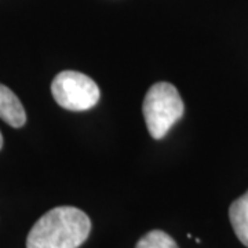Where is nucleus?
Masks as SVG:
<instances>
[{
    "instance_id": "1",
    "label": "nucleus",
    "mask_w": 248,
    "mask_h": 248,
    "mask_svg": "<svg viewBox=\"0 0 248 248\" xmlns=\"http://www.w3.org/2000/svg\"><path fill=\"white\" fill-rule=\"evenodd\" d=\"M90 232L91 221L84 211L71 205L55 207L32 226L27 248H79Z\"/></svg>"
},
{
    "instance_id": "2",
    "label": "nucleus",
    "mask_w": 248,
    "mask_h": 248,
    "mask_svg": "<svg viewBox=\"0 0 248 248\" xmlns=\"http://www.w3.org/2000/svg\"><path fill=\"white\" fill-rule=\"evenodd\" d=\"M185 105L178 90L167 81L153 84L146 93L142 113L148 131L155 140H161L184 116Z\"/></svg>"
},
{
    "instance_id": "6",
    "label": "nucleus",
    "mask_w": 248,
    "mask_h": 248,
    "mask_svg": "<svg viewBox=\"0 0 248 248\" xmlns=\"http://www.w3.org/2000/svg\"><path fill=\"white\" fill-rule=\"evenodd\" d=\"M135 248H179L175 240L163 231L148 232L138 240Z\"/></svg>"
},
{
    "instance_id": "7",
    "label": "nucleus",
    "mask_w": 248,
    "mask_h": 248,
    "mask_svg": "<svg viewBox=\"0 0 248 248\" xmlns=\"http://www.w3.org/2000/svg\"><path fill=\"white\" fill-rule=\"evenodd\" d=\"M1 146H3V137H1V133H0V149H1Z\"/></svg>"
},
{
    "instance_id": "3",
    "label": "nucleus",
    "mask_w": 248,
    "mask_h": 248,
    "mask_svg": "<svg viewBox=\"0 0 248 248\" xmlns=\"http://www.w3.org/2000/svg\"><path fill=\"white\" fill-rule=\"evenodd\" d=\"M51 94L60 107L72 112L89 110L97 105L101 97L97 83L76 71L58 73L51 83Z\"/></svg>"
},
{
    "instance_id": "5",
    "label": "nucleus",
    "mask_w": 248,
    "mask_h": 248,
    "mask_svg": "<svg viewBox=\"0 0 248 248\" xmlns=\"http://www.w3.org/2000/svg\"><path fill=\"white\" fill-rule=\"evenodd\" d=\"M229 219L237 239L248 248V190L231 204Z\"/></svg>"
},
{
    "instance_id": "4",
    "label": "nucleus",
    "mask_w": 248,
    "mask_h": 248,
    "mask_svg": "<svg viewBox=\"0 0 248 248\" xmlns=\"http://www.w3.org/2000/svg\"><path fill=\"white\" fill-rule=\"evenodd\" d=\"M0 119L14 128L27 123V113L21 101L4 84H0Z\"/></svg>"
}]
</instances>
